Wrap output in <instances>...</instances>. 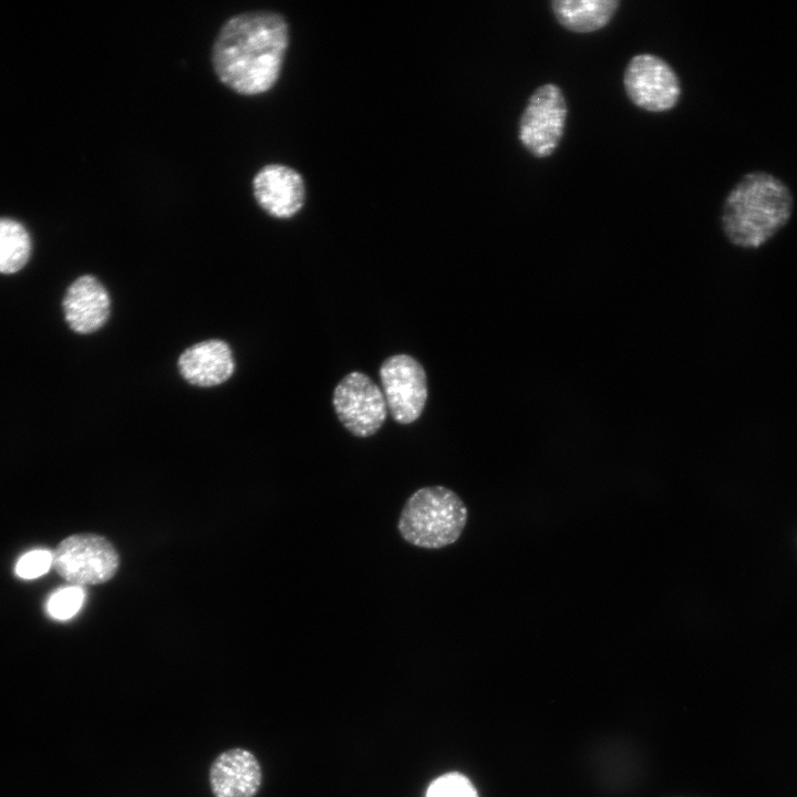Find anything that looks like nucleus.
I'll return each mask as SVG.
<instances>
[{
	"label": "nucleus",
	"instance_id": "9d476101",
	"mask_svg": "<svg viewBox=\"0 0 797 797\" xmlns=\"http://www.w3.org/2000/svg\"><path fill=\"white\" fill-rule=\"evenodd\" d=\"M262 783V769L249 751L235 747L220 753L209 769L214 797H255Z\"/></svg>",
	"mask_w": 797,
	"mask_h": 797
},
{
	"label": "nucleus",
	"instance_id": "7ed1b4c3",
	"mask_svg": "<svg viewBox=\"0 0 797 797\" xmlns=\"http://www.w3.org/2000/svg\"><path fill=\"white\" fill-rule=\"evenodd\" d=\"M467 518V507L455 491L444 486H427L407 498L397 529L413 546L441 549L459 539Z\"/></svg>",
	"mask_w": 797,
	"mask_h": 797
},
{
	"label": "nucleus",
	"instance_id": "4468645a",
	"mask_svg": "<svg viewBox=\"0 0 797 797\" xmlns=\"http://www.w3.org/2000/svg\"><path fill=\"white\" fill-rule=\"evenodd\" d=\"M31 241L25 228L18 221L0 218V272L14 273L28 261Z\"/></svg>",
	"mask_w": 797,
	"mask_h": 797
},
{
	"label": "nucleus",
	"instance_id": "1a4fd4ad",
	"mask_svg": "<svg viewBox=\"0 0 797 797\" xmlns=\"http://www.w3.org/2000/svg\"><path fill=\"white\" fill-rule=\"evenodd\" d=\"M257 204L270 216L288 219L304 205L306 186L302 176L282 164L263 166L252 179Z\"/></svg>",
	"mask_w": 797,
	"mask_h": 797
},
{
	"label": "nucleus",
	"instance_id": "9b49d317",
	"mask_svg": "<svg viewBox=\"0 0 797 797\" xmlns=\"http://www.w3.org/2000/svg\"><path fill=\"white\" fill-rule=\"evenodd\" d=\"M62 306L69 327L76 333L89 334L106 323L111 300L106 289L95 277L84 275L68 288Z\"/></svg>",
	"mask_w": 797,
	"mask_h": 797
},
{
	"label": "nucleus",
	"instance_id": "f8f14e48",
	"mask_svg": "<svg viewBox=\"0 0 797 797\" xmlns=\"http://www.w3.org/2000/svg\"><path fill=\"white\" fill-rule=\"evenodd\" d=\"M177 365L184 380L199 387L219 385L226 382L235 370L229 345L217 339L187 348L178 358Z\"/></svg>",
	"mask_w": 797,
	"mask_h": 797
},
{
	"label": "nucleus",
	"instance_id": "20e7f679",
	"mask_svg": "<svg viewBox=\"0 0 797 797\" xmlns=\"http://www.w3.org/2000/svg\"><path fill=\"white\" fill-rule=\"evenodd\" d=\"M567 114L566 99L558 85L546 83L538 86L520 115L519 142L534 157H549L562 138Z\"/></svg>",
	"mask_w": 797,
	"mask_h": 797
},
{
	"label": "nucleus",
	"instance_id": "6e6552de",
	"mask_svg": "<svg viewBox=\"0 0 797 797\" xmlns=\"http://www.w3.org/2000/svg\"><path fill=\"white\" fill-rule=\"evenodd\" d=\"M380 379L392 417L400 424L416 421L427 397L426 374L422 365L407 354H396L383 362Z\"/></svg>",
	"mask_w": 797,
	"mask_h": 797
},
{
	"label": "nucleus",
	"instance_id": "39448f33",
	"mask_svg": "<svg viewBox=\"0 0 797 797\" xmlns=\"http://www.w3.org/2000/svg\"><path fill=\"white\" fill-rule=\"evenodd\" d=\"M53 567L74 586L99 584L115 575L118 555L105 538L94 534H77L58 545L53 551Z\"/></svg>",
	"mask_w": 797,
	"mask_h": 797
},
{
	"label": "nucleus",
	"instance_id": "0eeeda50",
	"mask_svg": "<svg viewBox=\"0 0 797 797\" xmlns=\"http://www.w3.org/2000/svg\"><path fill=\"white\" fill-rule=\"evenodd\" d=\"M332 402L339 421L358 437L375 434L387 415L383 392L361 372H351L342 379Z\"/></svg>",
	"mask_w": 797,
	"mask_h": 797
},
{
	"label": "nucleus",
	"instance_id": "f03ea898",
	"mask_svg": "<svg viewBox=\"0 0 797 797\" xmlns=\"http://www.w3.org/2000/svg\"><path fill=\"white\" fill-rule=\"evenodd\" d=\"M794 196L778 176L762 169L744 174L729 189L721 210L726 239L744 249H756L789 221Z\"/></svg>",
	"mask_w": 797,
	"mask_h": 797
},
{
	"label": "nucleus",
	"instance_id": "ddd939ff",
	"mask_svg": "<svg viewBox=\"0 0 797 797\" xmlns=\"http://www.w3.org/2000/svg\"><path fill=\"white\" fill-rule=\"evenodd\" d=\"M618 0H553L551 11L568 31L590 33L604 28L618 11Z\"/></svg>",
	"mask_w": 797,
	"mask_h": 797
},
{
	"label": "nucleus",
	"instance_id": "f3484780",
	"mask_svg": "<svg viewBox=\"0 0 797 797\" xmlns=\"http://www.w3.org/2000/svg\"><path fill=\"white\" fill-rule=\"evenodd\" d=\"M53 565V552L45 549L31 550L23 555L15 566V572L23 579L38 578Z\"/></svg>",
	"mask_w": 797,
	"mask_h": 797
},
{
	"label": "nucleus",
	"instance_id": "f257e3e1",
	"mask_svg": "<svg viewBox=\"0 0 797 797\" xmlns=\"http://www.w3.org/2000/svg\"><path fill=\"white\" fill-rule=\"evenodd\" d=\"M289 45L286 19L273 11L236 14L220 28L213 46L219 81L241 95H258L278 81Z\"/></svg>",
	"mask_w": 797,
	"mask_h": 797
},
{
	"label": "nucleus",
	"instance_id": "dca6fc26",
	"mask_svg": "<svg viewBox=\"0 0 797 797\" xmlns=\"http://www.w3.org/2000/svg\"><path fill=\"white\" fill-rule=\"evenodd\" d=\"M425 797H478V794L466 776L447 773L432 782Z\"/></svg>",
	"mask_w": 797,
	"mask_h": 797
},
{
	"label": "nucleus",
	"instance_id": "2eb2a0df",
	"mask_svg": "<svg viewBox=\"0 0 797 797\" xmlns=\"http://www.w3.org/2000/svg\"><path fill=\"white\" fill-rule=\"evenodd\" d=\"M83 601L84 590L80 586H69L52 593L46 610L52 618L66 620L80 610Z\"/></svg>",
	"mask_w": 797,
	"mask_h": 797
},
{
	"label": "nucleus",
	"instance_id": "423d86ee",
	"mask_svg": "<svg viewBox=\"0 0 797 797\" xmlns=\"http://www.w3.org/2000/svg\"><path fill=\"white\" fill-rule=\"evenodd\" d=\"M623 85L630 101L648 112H666L681 96V84L675 71L662 58L636 54L628 62Z\"/></svg>",
	"mask_w": 797,
	"mask_h": 797
}]
</instances>
